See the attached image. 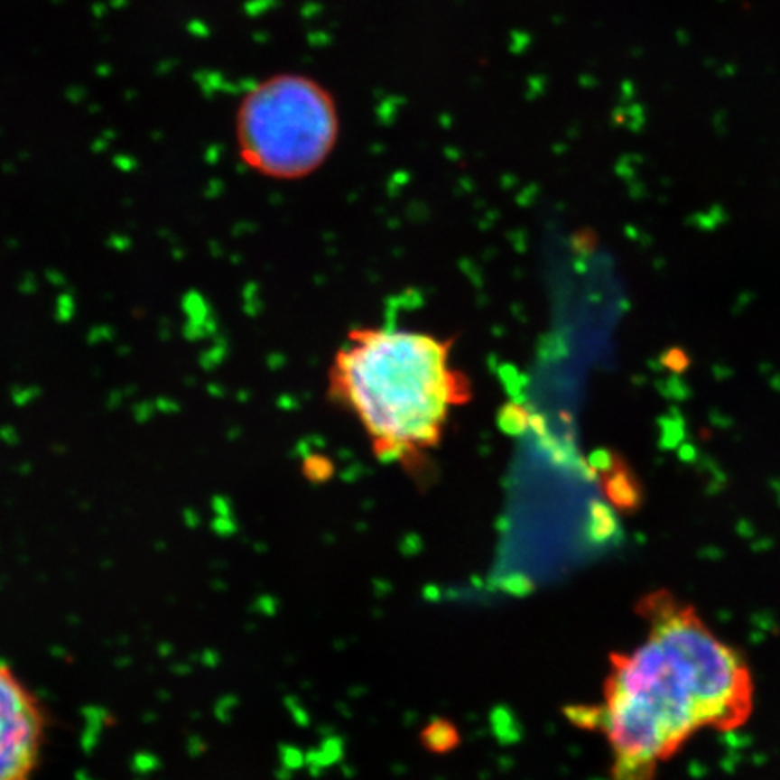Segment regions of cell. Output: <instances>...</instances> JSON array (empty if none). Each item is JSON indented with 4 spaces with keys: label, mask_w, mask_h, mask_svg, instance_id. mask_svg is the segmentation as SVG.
Masks as SVG:
<instances>
[{
    "label": "cell",
    "mask_w": 780,
    "mask_h": 780,
    "mask_svg": "<svg viewBox=\"0 0 780 780\" xmlns=\"http://www.w3.org/2000/svg\"><path fill=\"white\" fill-rule=\"evenodd\" d=\"M645 634L612 652L601 702L589 711L612 755L610 780H654L701 729L731 731L753 711V677L742 654L668 590L637 603Z\"/></svg>",
    "instance_id": "obj_1"
},
{
    "label": "cell",
    "mask_w": 780,
    "mask_h": 780,
    "mask_svg": "<svg viewBox=\"0 0 780 780\" xmlns=\"http://www.w3.org/2000/svg\"><path fill=\"white\" fill-rule=\"evenodd\" d=\"M453 339L395 327L347 332L327 392L350 413L381 460L413 462L435 448L450 415L469 403V377L451 363Z\"/></svg>",
    "instance_id": "obj_2"
},
{
    "label": "cell",
    "mask_w": 780,
    "mask_h": 780,
    "mask_svg": "<svg viewBox=\"0 0 780 780\" xmlns=\"http://www.w3.org/2000/svg\"><path fill=\"white\" fill-rule=\"evenodd\" d=\"M339 132L332 96L296 72L269 76L238 103L235 141L242 162L282 181L302 179L330 155Z\"/></svg>",
    "instance_id": "obj_3"
},
{
    "label": "cell",
    "mask_w": 780,
    "mask_h": 780,
    "mask_svg": "<svg viewBox=\"0 0 780 780\" xmlns=\"http://www.w3.org/2000/svg\"><path fill=\"white\" fill-rule=\"evenodd\" d=\"M43 735L42 710L14 672L0 663V780H31Z\"/></svg>",
    "instance_id": "obj_4"
},
{
    "label": "cell",
    "mask_w": 780,
    "mask_h": 780,
    "mask_svg": "<svg viewBox=\"0 0 780 780\" xmlns=\"http://www.w3.org/2000/svg\"><path fill=\"white\" fill-rule=\"evenodd\" d=\"M419 740L430 753L444 755L460 744V735L455 724H451L450 720L435 719L421 731Z\"/></svg>",
    "instance_id": "obj_5"
},
{
    "label": "cell",
    "mask_w": 780,
    "mask_h": 780,
    "mask_svg": "<svg viewBox=\"0 0 780 780\" xmlns=\"http://www.w3.org/2000/svg\"><path fill=\"white\" fill-rule=\"evenodd\" d=\"M688 356L681 350V348H672V350H668L666 354H664V365L666 367H670V368H673V370H682L686 365H688Z\"/></svg>",
    "instance_id": "obj_6"
}]
</instances>
